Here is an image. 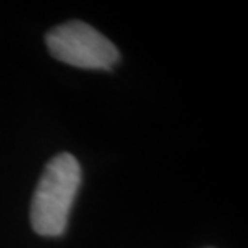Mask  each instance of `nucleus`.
I'll return each instance as SVG.
<instances>
[{"instance_id": "2", "label": "nucleus", "mask_w": 248, "mask_h": 248, "mask_svg": "<svg viewBox=\"0 0 248 248\" xmlns=\"http://www.w3.org/2000/svg\"><path fill=\"white\" fill-rule=\"evenodd\" d=\"M47 47L57 60L84 69H110L120 52L108 39L82 21H69L47 34Z\"/></svg>"}, {"instance_id": "1", "label": "nucleus", "mask_w": 248, "mask_h": 248, "mask_svg": "<svg viewBox=\"0 0 248 248\" xmlns=\"http://www.w3.org/2000/svg\"><path fill=\"white\" fill-rule=\"evenodd\" d=\"M81 186V166L69 153L48 161L31 205L32 229L42 237H58L66 231L68 217Z\"/></svg>"}]
</instances>
